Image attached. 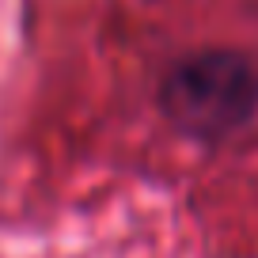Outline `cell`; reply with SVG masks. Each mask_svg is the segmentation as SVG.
I'll use <instances>...</instances> for the list:
<instances>
[{
  "mask_svg": "<svg viewBox=\"0 0 258 258\" xmlns=\"http://www.w3.org/2000/svg\"><path fill=\"white\" fill-rule=\"evenodd\" d=\"M156 106L190 141H224L258 114V57L243 49H198L160 76Z\"/></svg>",
  "mask_w": 258,
  "mask_h": 258,
  "instance_id": "obj_1",
  "label": "cell"
}]
</instances>
